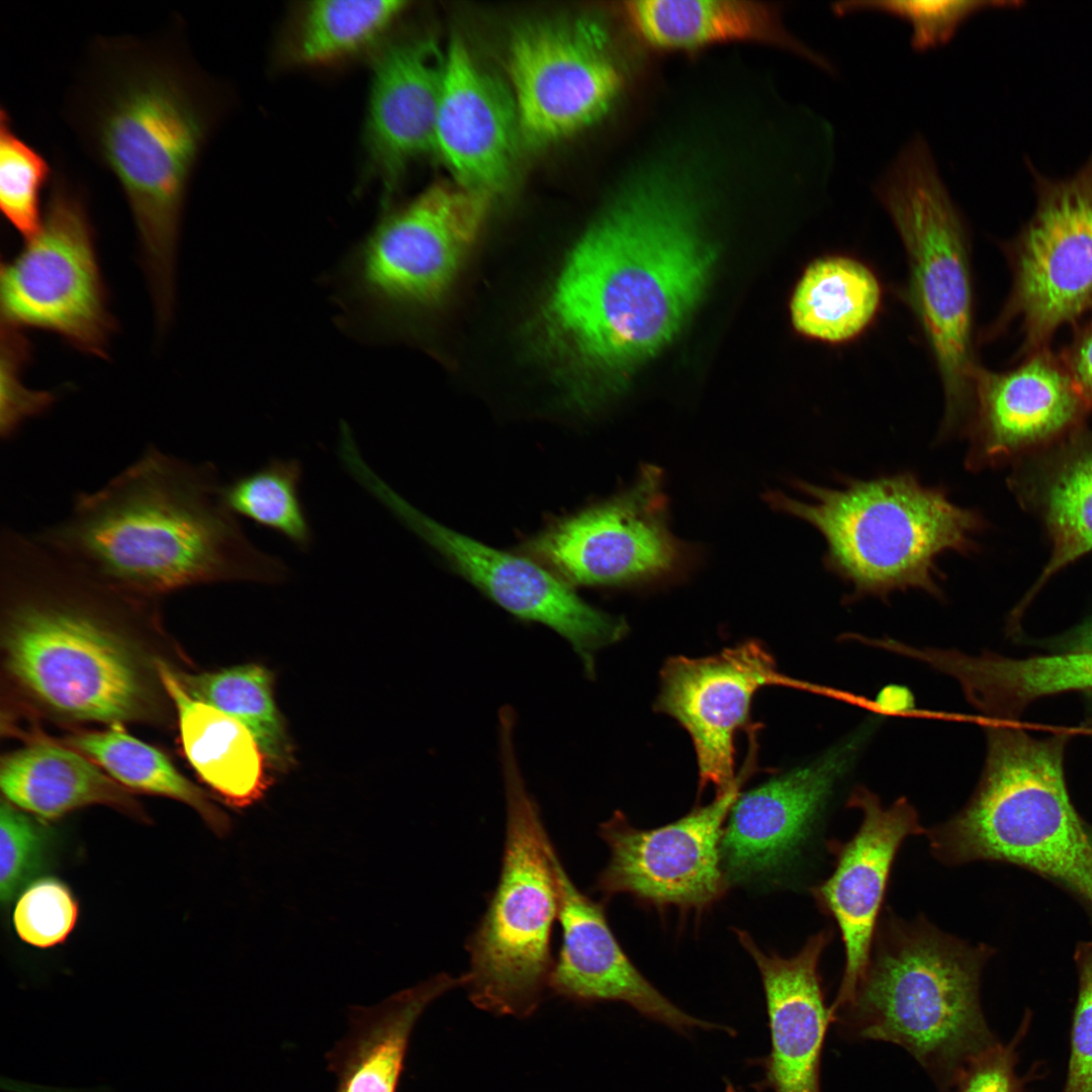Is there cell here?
<instances>
[{"instance_id":"25","label":"cell","mask_w":1092,"mask_h":1092,"mask_svg":"<svg viewBox=\"0 0 1092 1092\" xmlns=\"http://www.w3.org/2000/svg\"><path fill=\"white\" fill-rule=\"evenodd\" d=\"M622 13L637 39L662 52L697 51L730 41H757L785 49L816 66L831 65L786 29L779 9L745 0H635Z\"/></svg>"},{"instance_id":"23","label":"cell","mask_w":1092,"mask_h":1092,"mask_svg":"<svg viewBox=\"0 0 1092 1092\" xmlns=\"http://www.w3.org/2000/svg\"><path fill=\"white\" fill-rule=\"evenodd\" d=\"M444 67L445 55L428 38L392 43L374 64L366 145L387 198L405 166L435 150Z\"/></svg>"},{"instance_id":"29","label":"cell","mask_w":1092,"mask_h":1092,"mask_svg":"<svg viewBox=\"0 0 1092 1092\" xmlns=\"http://www.w3.org/2000/svg\"><path fill=\"white\" fill-rule=\"evenodd\" d=\"M1084 428L1057 443L1030 489L1052 540V555L1029 592L1092 550V434Z\"/></svg>"},{"instance_id":"39","label":"cell","mask_w":1092,"mask_h":1092,"mask_svg":"<svg viewBox=\"0 0 1092 1092\" xmlns=\"http://www.w3.org/2000/svg\"><path fill=\"white\" fill-rule=\"evenodd\" d=\"M77 917L78 905L69 888L57 879L44 878L30 884L20 895L13 923L23 941L44 948L63 942Z\"/></svg>"},{"instance_id":"40","label":"cell","mask_w":1092,"mask_h":1092,"mask_svg":"<svg viewBox=\"0 0 1092 1092\" xmlns=\"http://www.w3.org/2000/svg\"><path fill=\"white\" fill-rule=\"evenodd\" d=\"M31 344L20 329L1 323V402L0 436L13 438L20 427L31 418L47 413L56 401V394L33 390L22 382V371L29 362Z\"/></svg>"},{"instance_id":"26","label":"cell","mask_w":1092,"mask_h":1092,"mask_svg":"<svg viewBox=\"0 0 1092 1092\" xmlns=\"http://www.w3.org/2000/svg\"><path fill=\"white\" fill-rule=\"evenodd\" d=\"M462 976L439 973L371 1007L352 1006L348 1033L326 1054L336 1092H396L413 1029L427 1007Z\"/></svg>"},{"instance_id":"33","label":"cell","mask_w":1092,"mask_h":1092,"mask_svg":"<svg viewBox=\"0 0 1092 1092\" xmlns=\"http://www.w3.org/2000/svg\"><path fill=\"white\" fill-rule=\"evenodd\" d=\"M70 742L119 783L189 805L218 835L230 830L228 816L203 791L184 778L164 753L127 734L119 723L105 731L76 735Z\"/></svg>"},{"instance_id":"34","label":"cell","mask_w":1092,"mask_h":1092,"mask_svg":"<svg viewBox=\"0 0 1092 1092\" xmlns=\"http://www.w3.org/2000/svg\"><path fill=\"white\" fill-rule=\"evenodd\" d=\"M178 679L194 699L241 722L269 763L279 769L290 767L292 744L274 699L273 675L266 667L248 663L215 672L182 673Z\"/></svg>"},{"instance_id":"45","label":"cell","mask_w":1092,"mask_h":1092,"mask_svg":"<svg viewBox=\"0 0 1092 1092\" xmlns=\"http://www.w3.org/2000/svg\"><path fill=\"white\" fill-rule=\"evenodd\" d=\"M26 1092H30V1091H26ZM32 1092H105V1091H100L98 1089L97 1090H89V1089H79V1090H77V1089H68V1088H53V1087L39 1086L37 1088L33 1087Z\"/></svg>"},{"instance_id":"37","label":"cell","mask_w":1092,"mask_h":1092,"mask_svg":"<svg viewBox=\"0 0 1092 1092\" xmlns=\"http://www.w3.org/2000/svg\"><path fill=\"white\" fill-rule=\"evenodd\" d=\"M1018 4L1007 1H844L832 5L833 12L845 15L858 11H881L910 24L911 46L924 52L946 43L973 15L994 7Z\"/></svg>"},{"instance_id":"20","label":"cell","mask_w":1092,"mask_h":1092,"mask_svg":"<svg viewBox=\"0 0 1092 1092\" xmlns=\"http://www.w3.org/2000/svg\"><path fill=\"white\" fill-rule=\"evenodd\" d=\"M848 806L861 811V824L850 840L839 845L831 876L813 890L819 905L837 923L845 949L841 984L829 1008L832 1020L851 1002L869 967L895 855L906 837L924 831L906 798L885 807L876 794L857 787Z\"/></svg>"},{"instance_id":"42","label":"cell","mask_w":1092,"mask_h":1092,"mask_svg":"<svg viewBox=\"0 0 1092 1092\" xmlns=\"http://www.w3.org/2000/svg\"><path fill=\"white\" fill-rule=\"evenodd\" d=\"M1019 1035L1006 1045L997 1043L974 1059L963 1072L954 1092H1021L1022 1083L1015 1073L1016 1043Z\"/></svg>"},{"instance_id":"5","label":"cell","mask_w":1092,"mask_h":1092,"mask_svg":"<svg viewBox=\"0 0 1092 1092\" xmlns=\"http://www.w3.org/2000/svg\"><path fill=\"white\" fill-rule=\"evenodd\" d=\"M808 499L768 491L771 508L797 517L823 536L828 570L851 586L848 603L867 596L883 600L910 588L943 596L937 558L977 548L984 523L952 503L946 490L924 485L912 472L870 479L845 477L835 487L795 480Z\"/></svg>"},{"instance_id":"32","label":"cell","mask_w":1092,"mask_h":1092,"mask_svg":"<svg viewBox=\"0 0 1092 1092\" xmlns=\"http://www.w3.org/2000/svg\"><path fill=\"white\" fill-rule=\"evenodd\" d=\"M399 0H322L301 8L285 47L288 59L317 66L374 44L405 9Z\"/></svg>"},{"instance_id":"2","label":"cell","mask_w":1092,"mask_h":1092,"mask_svg":"<svg viewBox=\"0 0 1092 1092\" xmlns=\"http://www.w3.org/2000/svg\"><path fill=\"white\" fill-rule=\"evenodd\" d=\"M186 40L178 15L146 36L97 35L63 105L82 151L121 189L159 320L173 314L182 220L210 121Z\"/></svg>"},{"instance_id":"4","label":"cell","mask_w":1092,"mask_h":1092,"mask_svg":"<svg viewBox=\"0 0 1092 1092\" xmlns=\"http://www.w3.org/2000/svg\"><path fill=\"white\" fill-rule=\"evenodd\" d=\"M0 582L6 665L23 689L80 720L118 724L143 711L138 667L95 608L98 579L34 535L3 527Z\"/></svg>"},{"instance_id":"46","label":"cell","mask_w":1092,"mask_h":1092,"mask_svg":"<svg viewBox=\"0 0 1092 1092\" xmlns=\"http://www.w3.org/2000/svg\"><path fill=\"white\" fill-rule=\"evenodd\" d=\"M726 1092H739V1091H737V1090H736L735 1088H733V1087H732L731 1085H728V1086H727V1090H726Z\"/></svg>"},{"instance_id":"44","label":"cell","mask_w":1092,"mask_h":1092,"mask_svg":"<svg viewBox=\"0 0 1092 1092\" xmlns=\"http://www.w3.org/2000/svg\"><path fill=\"white\" fill-rule=\"evenodd\" d=\"M1060 646V652L1092 654V617L1062 638Z\"/></svg>"},{"instance_id":"15","label":"cell","mask_w":1092,"mask_h":1092,"mask_svg":"<svg viewBox=\"0 0 1092 1092\" xmlns=\"http://www.w3.org/2000/svg\"><path fill=\"white\" fill-rule=\"evenodd\" d=\"M362 485L494 604L564 638L589 678L596 673L597 653L626 635L623 618L587 604L572 586L535 560L493 548L436 522L374 472L364 476Z\"/></svg>"},{"instance_id":"43","label":"cell","mask_w":1092,"mask_h":1092,"mask_svg":"<svg viewBox=\"0 0 1092 1092\" xmlns=\"http://www.w3.org/2000/svg\"><path fill=\"white\" fill-rule=\"evenodd\" d=\"M1073 336L1060 356L1092 407V311L1073 327Z\"/></svg>"},{"instance_id":"38","label":"cell","mask_w":1092,"mask_h":1092,"mask_svg":"<svg viewBox=\"0 0 1092 1092\" xmlns=\"http://www.w3.org/2000/svg\"><path fill=\"white\" fill-rule=\"evenodd\" d=\"M49 830L10 802L0 808V898L9 906L46 864Z\"/></svg>"},{"instance_id":"14","label":"cell","mask_w":1092,"mask_h":1092,"mask_svg":"<svg viewBox=\"0 0 1092 1092\" xmlns=\"http://www.w3.org/2000/svg\"><path fill=\"white\" fill-rule=\"evenodd\" d=\"M597 19L538 20L512 36L508 66L521 134L542 146L599 120L625 83Z\"/></svg>"},{"instance_id":"7","label":"cell","mask_w":1092,"mask_h":1092,"mask_svg":"<svg viewBox=\"0 0 1092 1092\" xmlns=\"http://www.w3.org/2000/svg\"><path fill=\"white\" fill-rule=\"evenodd\" d=\"M987 753L971 800L927 832L947 864L994 860L1065 887L1092 909V845L1064 774L1068 736L1036 738L1014 723L985 726Z\"/></svg>"},{"instance_id":"36","label":"cell","mask_w":1092,"mask_h":1092,"mask_svg":"<svg viewBox=\"0 0 1092 1092\" xmlns=\"http://www.w3.org/2000/svg\"><path fill=\"white\" fill-rule=\"evenodd\" d=\"M54 167L14 128L4 106L0 109V207L7 222L25 240L39 229L43 208L41 195L49 187Z\"/></svg>"},{"instance_id":"16","label":"cell","mask_w":1092,"mask_h":1092,"mask_svg":"<svg viewBox=\"0 0 1092 1092\" xmlns=\"http://www.w3.org/2000/svg\"><path fill=\"white\" fill-rule=\"evenodd\" d=\"M751 766L716 799L670 824L641 830L621 812L602 823L610 859L596 889L606 897L627 893L655 906L703 909L725 892L721 841L724 823Z\"/></svg>"},{"instance_id":"31","label":"cell","mask_w":1092,"mask_h":1092,"mask_svg":"<svg viewBox=\"0 0 1092 1092\" xmlns=\"http://www.w3.org/2000/svg\"><path fill=\"white\" fill-rule=\"evenodd\" d=\"M881 303L875 274L861 262L843 256L814 261L794 291V327L812 339L841 343L858 336Z\"/></svg>"},{"instance_id":"9","label":"cell","mask_w":1092,"mask_h":1092,"mask_svg":"<svg viewBox=\"0 0 1092 1092\" xmlns=\"http://www.w3.org/2000/svg\"><path fill=\"white\" fill-rule=\"evenodd\" d=\"M874 192L906 252L910 301L944 390L942 432H961L971 413L979 368L973 349V289L965 220L920 134L901 149Z\"/></svg>"},{"instance_id":"30","label":"cell","mask_w":1092,"mask_h":1092,"mask_svg":"<svg viewBox=\"0 0 1092 1092\" xmlns=\"http://www.w3.org/2000/svg\"><path fill=\"white\" fill-rule=\"evenodd\" d=\"M965 685L971 704L987 719L1015 722L1038 699L1092 691V654L1011 658L987 651L969 660Z\"/></svg>"},{"instance_id":"10","label":"cell","mask_w":1092,"mask_h":1092,"mask_svg":"<svg viewBox=\"0 0 1092 1092\" xmlns=\"http://www.w3.org/2000/svg\"><path fill=\"white\" fill-rule=\"evenodd\" d=\"M1 323L54 333L74 348L106 357L115 322L96 249L86 187L54 167L38 231L2 261Z\"/></svg>"},{"instance_id":"22","label":"cell","mask_w":1092,"mask_h":1092,"mask_svg":"<svg viewBox=\"0 0 1092 1092\" xmlns=\"http://www.w3.org/2000/svg\"><path fill=\"white\" fill-rule=\"evenodd\" d=\"M553 867L558 894L561 945L548 990L576 1002L621 1001L676 1030L713 1028L676 1007L628 959L614 935L604 906L582 893L557 851Z\"/></svg>"},{"instance_id":"19","label":"cell","mask_w":1092,"mask_h":1092,"mask_svg":"<svg viewBox=\"0 0 1092 1092\" xmlns=\"http://www.w3.org/2000/svg\"><path fill=\"white\" fill-rule=\"evenodd\" d=\"M864 734L856 733L810 763L738 796L721 841L727 881L746 882L783 870L807 840Z\"/></svg>"},{"instance_id":"28","label":"cell","mask_w":1092,"mask_h":1092,"mask_svg":"<svg viewBox=\"0 0 1092 1092\" xmlns=\"http://www.w3.org/2000/svg\"><path fill=\"white\" fill-rule=\"evenodd\" d=\"M0 786L11 804L46 819L93 804L144 817L127 792L70 749L35 744L5 755Z\"/></svg>"},{"instance_id":"47","label":"cell","mask_w":1092,"mask_h":1092,"mask_svg":"<svg viewBox=\"0 0 1092 1092\" xmlns=\"http://www.w3.org/2000/svg\"><path fill=\"white\" fill-rule=\"evenodd\" d=\"M1089 835H1090V840H1091V845H1092V827H1090V829H1089Z\"/></svg>"},{"instance_id":"35","label":"cell","mask_w":1092,"mask_h":1092,"mask_svg":"<svg viewBox=\"0 0 1092 1092\" xmlns=\"http://www.w3.org/2000/svg\"><path fill=\"white\" fill-rule=\"evenodd\" d=\"M301 477L298 460L273 459L223 484L221 496L237 517L273 530L305 551L312 543V531L300 499Z\"/></svg>"},{"instance_id":"1","label":"cell","mask_w":1092,"mask_h":1092,"mask_svg":"<svg viewBox=\"0 0 1092 1092\" xmlns=\"http://www.w3.org/2000/svg\"><path fill=\"white\" fill-rule=\"evenodd\" d=\"M712 141L686 132L639 157L566 260L537 320L538 349L573 408L679 331L714 254L704 210L731 174Z\"/></svg>"},{"instance_id":"18","label":"cell","mask_w":1092,"mask_h":1092,"mask_svg":"<svg viewBox=\"0 0 1092 1092\" xmlns=\"http://www.w3.org/2000/svg\"><path fill=\"white\" fill-rule=\"evenodd\" d=\"M1010 370L979 366L971 414L963 435L969 440L971 471L1003 465L1049 448L1083 428L1092 411L1051 347L1022 358Z\"/></svg>"},{"instance_id":"17","label":"cell","mask_w":1092,"mask_h":1092,"mask_svg":"<svg viewBox=\"0 0 1092 1092\" xmlns=\"http://www.w3.org/2000/svg\"><path fill=\"white\" fill-rule=\"evenodd\" d=\"M768 686L827 692L780 672L774 657L754 640L711 656L670 657L663 664L655 709L691 736L701 789L713 786L720 795L735 784L734 737L748 721L754 695Z\"/></svg>"},{"instance_id":"13","label":"cell","mask_w":1092,"mask_h":1092,"mask_svg":"<svg viewBox=\"0 0 1092 1092\" xmlns=\"http://www.w3.org/2000/svg\"><path fill=\"white\" fill-rule=\"evenodd\" d=\"M525 548L570 586L661 579L677 574L687 560L668 527L662 472L647 464L631 486L552 522Z\"/></svg>"},{"instance_id":"24","label":"cell","mask_w":1092,"mask_h":1092,"mask_svg":"<svg viewBox=\"0 0 1092 1092\" xmlns=\"http://www.w3.org/2000/svg\"><path fill=\"white\" fill-rule=\"evenodd\" d=\"M736 934L753 959L765 993L771 1038L767 1086L774 1092H820L821 1052L832 1017L824 1003L818 965L831 931L814 934L790 958L764 952L746 931Z\"/></svg>"},{"instance_id":"6","label":"cell","mask_w":1092,"mask_h":1092,"mask_svg":"<svg viewBox=\"0 0 1092 1092\" xmlns=\"http://www.w3.org/2000/svg\"><path fill=\"white\" fill-rule=\"evenodd\" d=\"M992 953L922 919L888 916L851 1002L834 1019L858 1037L904 1048L950 1092L968 1065L998 1043L979 993Z\"/></svg>"},{"instance_id":"8","label":"cell","mask_w":1092,"mask_h":1092,"mask_svg":"<svg viewBox=\"0 0 1092 1092\" xmlns=\"http://www.w3.org/2000/svg\"><path fill=\"white\" fill-rule=\"evenodd\" d=\"M512 721L498 725L506 836L496 887L465 943L462 975L471 1003L495 1015H532L548 990L558 916L555 847L523 778Z\"/></svg>"},{"instance_id":"11","label":"cell","mask_w":1092,"mask_h":1092,"mask_svg":"<svg viewBox=\"0 0 1092 1092\" xmlns=\"http://www.w3.org/2000/svg\"><path fill=\"white\" fill-rule=\"evenodd\" d=\"M491 201L455 181L439 182L383 217L347 264L346 296L358 320L379 332L397 311L437 299L475 243Z\"/></svg>"},{"instance_id":"12","label":"cell","mask_w":1092,"mask_h":1092,"mask_svg":"<svg viewBox=\"0 0 1092 1092\" xmlns=\"http://www.w3.org/2000/svg\"><path fill=\"white\" fill-rule=\"evenodd\" d=\"M1030 171L1035 208L1003 246L1012 284L989 332L994 337L1018 320L1019 358L1051 347L1060 328L1074 327L1092 311V154L1066 178Z\"/></svg>"},{"instance_id":"27","label":"cell","mask_w":1092,"mask_h":1092,"mask_svg":"<svg viewBox=\"0 0 1092 1092\" xmlns=\"http://www.w3.org/2000/svg\"><path fill=\"white\" fill-rule=\"evenodd\" d=\"M160 678L176 707L185 755L198 776L228 804L245 808L270 786L266 755L238 720L190 696L167 666Z\"/></svg>"},{"instance_id":"21","label":"cell","mask_w":1092,"mask_h":1092,"mask_svg":"<svg viewBox=\"0 0 1092 1092\" xmlns=\"http://www.w3.org/2000/svg\"><path fill=\"white\" fill-rule=\"evenodd\" d=\"M519 135L512 94L453 40L445 52L435 130V150L453 181L493 199L512 175Z\"/></svg>"},{"instance_id":"3","label":"cell","mask_w":1092,"mask_h":1092,"mask_svg":"<svg viewBox=\"0 0 1092 1092\" xmlns=\"http://www.w3.org/2000/svg\"><path fill=\"white\" fill-rule=\"evenodd\" d=\"M217 468L149 445L34 537L94 578L134 596L225 581L278 583L289 568L259 549L224 505Z\"/></svg>"},{"instance_id":"41","label":"cell","mask_w":1092,"mask_h":1092,"mask_svg":"<svg viewBox=\"0 0 1092 1092\" xmlns=\"http://www.w3.org/2000/svg\"><path fill=\"white\" fill-rule=\"evenodd\" d=\"M1074 958L1079 989L1064 1092H1092V938L1077 945Z\"/></svg>"}]
</instances>
